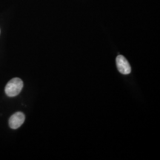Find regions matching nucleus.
<instances>
[{
  "instance_id": "obj_1",
  "label": "nucleus",
  "mask_w": 160,
  "mask_h": 160,
  "mask_svg": "<svg viewBox=\"0 0 160 160\" xmlns=\"http://www.w3.org/2000/svg\"><path fill=\"white\" fill-rule=\"evenodd\" d=\"M23 88V82L19 78H13L5 86V93L10 97H13L19 94Z\"/></svg>"
},
{
  "instance_id": "obj_2",
  "label": "nucleus",
  "mask_w": 160,
  "mask_h": 160,
  "mask_svg": "<svg viewBox=\"0 0 160 160\" xmlns=\"http://www.w3.org/2000/svg\"><path fill=\"white\" fill-rule=\"evenodd\" d=\"M117 69L122 74L127 75L131 72V67L127 59L122 55H119L116 59Z\"/></svg>"
},
{
  "instance_id": "obj_3",
  "label": "nucleus",
  "mask_w": 160,
  "mask_h": 160,
  "mask_svg": "<svg viewBox=\"0 0 160 160\" xmlns=\"http://www.w3.org/2000/svg\"><path fill=\"white\" fill-rule=\"evenodd\" d=\"M25 116L22 112H17L9 119V126L12 129H17L24 123Z\"/></svg>"
}]
</instances>
